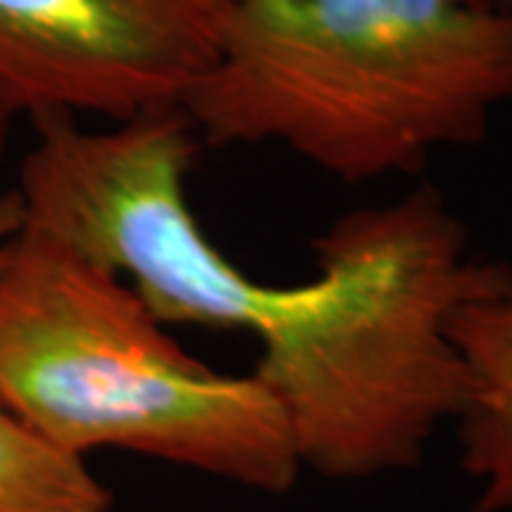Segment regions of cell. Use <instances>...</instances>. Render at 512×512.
<instances>
[{
	"mask_svg": "<svg viewBox=\"0 0 512 512\" xmlns=\"http://www.w3.org/2000/svg\"><path fill=\"white\" fill-rule=\"evenodd\" d=\"M512 103V9L237 0L183 114L211 146H282L342 183L419 174Z\"/></svg>",
	"mask_w": 512,
	"mask_h": 512,
	"instance_id": "cell-1",
	"label": "cell"
},
{
	"mask_svg": "<svg viewBox=\"0 0 512 512\" xmlns=\"http://www.w3.org/2000/svg\"><path fill=\"white\" fill-rule=\"evenodd\" d=\"M316 274L271 285L254 376L302 470L359 481L413 470L458 419L467 373L450 319L487 259L436 185L342 214L313 242Z\"/></svg>",
	"mask_w": 512,
	"mask_h": 512,
	"instance_id": "cell-2",
	"label": "cell"
},
{
	"mask_svg": "<svg viewBox=\"0 0 512 512\" xmlns=\"http://www.w3.org/2000/svg\"><path fill=\"white\" fill-rule=\"evenodd\" d=\"M0 402L80 458L123 450L259 493L302 476L251 373L191 356L126 279L23 225L0 251Z\"/></svg>",
	"mask_w": 512,
	"mask_h": 512,
	"instance_id": "cell-3",
	"label": "cell"
},
{
	"mask_svg": "<svg viewBox=\"0 0 512 512\" xmlns=\"http://www.w3.org/2000/svg\"><path fill=\"white\" fill-rule=\"evenodd\" d=\"M12 197L20 225L126 279L160 322L254 333L271 282L214 245L188 197L200 137L183 111L89 126L29 117Z\"/></svg>",
	"mask_w": 512,
	"mask_h": 512,
	"instance_id": "cell-4",
	"label": "cell"
},
{
	"mask_svg": "<svg viewBox=\"0 0 512 512\" xmlns=\"http://www.w3.org/2000/svg\"><path fill=\"white\" fill-rule=\"evenodd\" d=\"M237 0H0V94L18 114L120 123L183 103Z\"/></svg>",
	"mask_w": 512,
	"mask_h": 512,
	"instance_id": "cell-5",
	"label": "cell"
},
{
	"mask_svg": "<svg viewBox=\"0 0 512 512\" xmlns=\"http://www.w3.org/2000/svg\"><path fill=\"white\" fill-rule=\"evenodd\" d=\"M467 373L458 464L476 481L473 512H512V265L487 259L450 319Z\"/></svg>",
	"mask_w": 512,
	"mask_h": 512,
	"instance_id": "cell-6",
	"label": "cell"
},
{
	"mask_svg": "<svg viewBox=\"0 0 512 512\" xmlns=\"http://www.w3.org/2000/svg\"><path fill=\"white\" fill-rule=\"evenodd\" d=\"M89 458L57 447L0 402V512H111Z\"/></svg>",
	"mask_w": 512,
	"mask_h": 512,
	"instance_id": "cell-7",
	"label": "cell"
},
{
	"mask_svg": "<svg viewBox=\"0 0 512 512\" xmlns=\"http://www.w3.org/2000/svg\"><path fill=\"white\" fill-rule=\"evenodd\" d=\"M18 117V109L0 94V165H3V157H6V151H9L12 128H15V120H18Z\"/></svg>",
	"mask_w": 512,
	"mask_h": 512,
	"instance_id": "cell-8",
	"label": "cell"
},
{
	"mask_svg": "<svg viewBox=\"0 0 512 512\" xmlns=\"http://www.w3.org/2000/svg\"><path fill=\"white\" fill-rule=\"evenodd\" d=\"M481 6H487V9H512V0H476Z\"/></svg>",
	"mask_w": 512,
	"mask_h": 512,
	"instance_id": "cell-9",
	"label": "cell"
}]
</instances>
